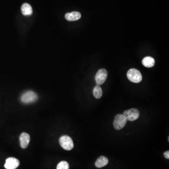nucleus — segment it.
Listing matches in <instances>:
<instances>
[{
  "instance_id": "1",
  "label": "nucleus",
  "mask_w": 169,
  "mask_h": 169,
  "mask_svg": "<svg viewBox=\"0 0 169 169\" xmlns=\"http://www.w3.org/2000/svg\"><path fill=\"white\" fill-rule=\"evenodd\" d=\"M38 96L34 91H28L25 92L21 96V101L25 104L33 103L37 101Z\"/></svg>"
},
{
  "instance_id": "5",
  "label": "nucleus",
  "mask_w": 169,
  "mask_h": 169,
  "mask_svg": "<svg viewBox=\"0 0 169 169\" xmlns=\"http://www.w3.org/2000/svg\"><path fill=\"white\" fill-rule=\"evenodd\" d=\"M127 122V120L122 114H118L114 119L113 125L116 130H120L122 129L125 126Z\"/></svg>"
},
{
  "instance_id": "12",
  "label": "nucleus",
  "mask_w": 169,
  "mask_h": 169,
  "mask_svg": "<svg viewBox=\"0 0 169 169\" xmlns=\"http://www.w3.org/2000/svg\"><path fill=\"white\" fill-rule=\"evenodd\" d=\"M142 63L145 67L151 68L155 65V61L151 56H147L143 60Z\"/></svg>"
},
{
  "instance_id": "7",
  "label": "nucleus",
  "mask_w": 169,
  "mask_h": 169,
  "mask_svg": "<svg viewBox=\"0 0 169 169\" xmlns=\"http://www.w3.org/2000/svg\"><path fill=\"white\" fill-rule=\"evenodd\" d=\"M20 164L19 161L14 157L8 158L6 160L4 167L6 169H16Z\"/></svg>"
},
{
  "instance_id": "8",
  "label": "nucleus",
  "mask_w": 169,
  "mask_h": 169,
  "mask_svg": "<svg viewBox=\"0 0 169 169\" xmlns=\"http://www.w3.org/2000/svg\"><path fill=\"white\" fill-rule=\"evenodd\" d=\"M20 146L22 148H26L29 145L30 141V136L27 133H23L19 137Z\"/></svg>"
},
{
  "instance_id": "10",
  "label": "nucleus",
  "mask_w": 169,
  "mask_h": 169,
  "mask_svg": "<svg viewBox=\"0 0 169 169\" xmlns=\"http://www.w3.org/2000/svg\"><path fill=\"white\" fill-rule=\"evenodd\" d=\"M21 12L24 16H31L33 14V9L30 4L25 3L21 6Z\"/></svg>"
},
{
  "instance_id": "14",
  "label": "nucleus",
  "mask_w": 169,
  "mask_h": 169,
  "mask_svg": "<svg viewBox=\"0 0 169 169\" xmlns=\"http://www.w3.org/2000/svg\"><path fill=\"white\" fill-rule=\"evenodd\" d=\"M56 169H69V164L67 162L62 161L57 165Z\"/></svg>"
},
{
  "instance_id": "9",
  "label": "nucleus",
  "mask_w": 169,
  "mask_h": 169,
  "mask_svg": "<svg viewBox=\"0 0 169 169\" xmlns=\"http://www.w3.org/2000/svg\"><path fill=\"white\" fill-rule=\"evenodd\" d=\"M81 17V14L77 12H73L71 13H68L65 15L66 20L69 21H77L80 19Z\"/></svg>"
},
{
  "instance_id": "4",
  "label": "nucleus",
  "mask_w": 169,
  "mask_h": 169,
  "mask_svg": "<svg viewBox=\"0 0 169 169\" xmlns=\"http://www.w3.org/2000/svg\"><path fill=\"white\" fill-rule=\"evenodd\" d=\"M123 115L125 117L127 120L134 121L139 118V112L137 109L134 108L124 111Z\"/></svg>"
},
{
  "instance_id": "3",
  "label": "nucleus",
  "mask_w": 169,
  "mask_h": 169,
  "mask_svg": "<svg viewBox=\"0 0 169 169\" xmlns=\"http://www.w3.org/2000/svg\"><path fill=\"white\" fill-rule=\"evenodd\" d=\"M59 143L62 147L65 150H71L73 148V142L69 136H62L60 138Z\"/></svg>"
},
{
  "instance_id": "11",
  "label": "nucleus",
  "mask_w": 169,
  "mask_h": 169,
  "mask_svg": "<svg viewBox=\"0 0 169 169\" xmlns=\"http://www.w3.org/2000/svg\"><path fill=\"white\" fill-rule=\"evenodd\" d=\"M108 162L109 160L106 157L101 156L97 159L95 163V165L97 168H101L107 165L108 164Z\"/></svg>"
},
{
  "instance_id": "13",
  "label": "nucleus",
  "mask_w": 169,
  "mask_h": 169,
  "mask_svg": "<svg viewBox=\"0 0 169 169\" xmlns=\"http://www.w3.org/2000/svg\"><path fill=\"white\" fill-rule=\"evenodd\" d=\"M93 94L94 96L96 99H100L102 96V90L99 85H97L95 87L93 90Z\"/></svg>"
},
{
  "instance_id": "6",
  "label": "nucleus",
  "mask_w": 169,
  "mask_h": 169,
  "mask_svg": "<svg viewBox=\"0 0 169 169\" xmlns=\"http://www.w3.org/2000/svg\"><path fill=\"white\" fill-rule=\"evenodd\" d=\"M108 76V73L105 69H101L99 70L95 77L97 85H101L106 81Z\"/></svg>"
},
{
  "instance_id": "2",
  "label": "nucleus",
  "mask_w": 169,
  "mask_h": 169,
  "mask_svg": "<svg viewBox=\"0 0 169 169\" xmlns=\"http://www.w3.org/2000/svg\"><path fill=\"white\" fill-rule=\"evenodd\" d=\"M127 76L131 82L138 83L141 82L143 79L142 74L136 69H131L127 72Z\"/></svg>"
},
{
  "instance_id": "15",
  "label": "nucleus",
  "mask_w": 169,
  "mask_h": 169,
  "mask_svg": "<svg viewBox=\"0 0 169 169\" xmlns=\"http://www.w3.org/2000/svg\"><path fill=\"white\" fill-rule=\"evenodd\" d=\"M164 156L166 159H169V151L168 150L164 152Z\"/></svg>"
}]
</instances>
